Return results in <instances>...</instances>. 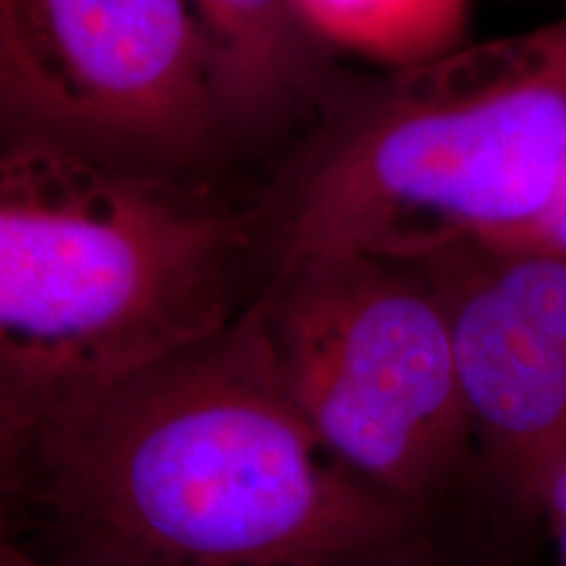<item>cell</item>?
<instances>
[{
  "instance_id": "obj_4",
  "label": "cell",
  "mask_w": 566,
  "mask_h": 566,
  "mask_svg": "<svg viewBox=\"0 0 566 566\" xmlns=\"http://www.w3.org/2000/svg\"><path fill=\"white\" fill-rule=\"evenodd\" d=\"M275 375L338 467L438 530L475 464L454 336L412 260L342 252L273 268L252 302Z\"/></svg>"
},
{
  "instance_id": "obj_13",
  "label": "cell",
  "mask_w": 566,
  "mask_h": 566,
  "mask_svg": "<svg viewBox=\"0 0 566 566\" xmlns=\"http://www.w3.org/2000/svg\"><path fill=\"white\" fill-rule=\"evenodd\" d=\"M407 566H464V564L454 562V558H451L449 554H446L443 548H438V551H433V554H428V556L417 558V562L407 564Z\"/></svg>"
},
{
  "instance_id": "obj_8",
  "label": "cell",
  "mask_w": 566,
  "mask_h": 566,
  "mask_svg": "<svg viewBox=\"0 0 566 566\" xmlns=\"http://www.w3.org/2000/svg\"><path fill=\"white\" fill-rule=\"evenodd\" d=\"M472 0H294L307 32L328 53L386 71L412 69L462 48Z\"/></svg>"
},
{
  "instance_id": "obj_10",
  "label": "cell",
  "mask_w": 566,
  "mask_h": 566,
  "mask_svg": "<svg viewBox=\"0 0 566 566\" xmlns=\"http://www.w3.org/2000/svg\"><path fill=\"white\" fill-rule=\"evenodd\" d=\"M530 516L546 522L554 541V566H566V441L537 467L530 488Z\"/></svg>"
},
{
  "instance_id": "obj_2",
  "label": "cell",
  "mask_w": 566,
  "mask_h": 566,
  "mask_svg": "<svg viewBox=\"0 0 566 566\" xmlns=\"http://www.w3.org/2000/svg\"><path fill=\"white\" fill-rule=\"evenodd\" d=\"M265 218L202 184L0 139V394L32 433L237 321Z\"/></svg>"
},
{
  "instance_id": "obj_9",
  "label": "cell",
  "mask_w": 566,
  "mask_h": 566,
  "mask_svg": "<svg viewBox=\"0 0 566 566\" xmlns=\"http://www.w3.org/2000/svg\"><path fill=\"white\" fill-rule=\"evenodd\" d=\"M34 433L0 394V509L11 516L24 504L32 470Z\"/></svg>"
},
{
  "instance_id": "obj_1",
  "label": "cell",
  "mask_w": 566,
  "mask_h": 566,
  "mask_svg": "<svg viewBox=\"0 0 566 566\" xmlns=\"http://www.w3.org/2000/svg\"><path fill=\"white\" fill-rule=\"evenodd\" d=\"M11 527L74 566H407L443 548L331 459L252 304L40 428Z\"/></svg>"
},
{
  "instance_id": "obj_6",
  "label": "cell",
  "mask_w": 566,
  "mask_h": 566,
  "mask_svg": "<svg viewBox=\"0 0 566 566\" xmlns=\"http://www.w3.org/2000/svg\"><path fill=\"white\" fill-rule=\"evenodd\" d=\"M412 263L449 315L475 464L530 516L537 467L566 441V258L462 244Z\"/></svg>"
},
{
  "instance_id": "obj_3",
  "label": "cell",
  "mask_w": 566,
  "mask_h": 566,
  "mask_svg": "<svg viewBox=\"0 0 566 566\" xmlns=\"http://www.w3.org/2000/svg\"><path fill=\"white\" fill-rule=\"evenodd\" d=\"M321 111L265 218L268 273L512 244L566 174V17L331 92Z\"/></svg>"
},
{
  "instance_id": "obj_7",
  "label": "cell",
  "mask_w": 566,
  "mask_h": 566,
  "mask_svg": "<svg viewBox=\"0 0 566 566\" xmlns=\"http://www.w3.org/2000/svg\"><path fill=\"white\" fill-rule=\"evenodd\" d=\"M208 40L239 137L271 129L331 95V55L294 0H187Z\"/></svg>"
},
{
  "instance_id": "obj_12",
  "label": "cell",
  "mask_w": 566,
  "mask_h": 566,
  "mask_svg": "<svg viewBox=\"0 0 566 566\" xmlns=\"http://www.w3.org/2000/svg\"><path fill=\"white\" fill-rule=\"evenodd\" d=\"M0 562H3V566H74L59 562V558L42 556L34 548L27 546L6 516L0 520Z\"/></svg>"
},
{
  "instance_id": "obj_11",
  "label": "cell",
  "mask_w": 566,
  "mask_h": 566,
  "mask_svg": "<svg viewBox=\"0 0 566 566\" xmlns=\"http://www.w3.org/2000/svg\"><path fill=\"white\" fill-rule=\"evenodd\" d=\"M504 247H516V250H535V252H551L564 254L566 258V174L562 184H558L554 200L546 208L537 221L522 233L520 239Z\"/></svg>"
},
{
  "instance_id": "obj_5",
  "label": "cell",
  "mask_w": 566,
  "mask_h": 566,
  "mask_svg": "<svg viewBox=\"0 0 566 566\" xmlns=\"http://www.w3.org/2000/svg\"><path fill=\"white\" fill-rule=\"evenodd\" d=\"M0 139L200 184L239 134L187 0H0Z\"/></svg>"
},
{
  "instance_id": "obj_14",
  "label": "cell",
  "mask_w": 566,
  "mask_h": 566,
  "mask_svg": "<svg viewBox=\"0 0 566 566\" xmlns=\"http://www.w3.org/2000/svg\"><path fill=\"white\" fill-rule=\"evenodd\" d=\"M6 514H9V512H3V509H0V520H3V516H6ZM0 566H3V562H0Z\"/></svg>"
}]
</instances>
